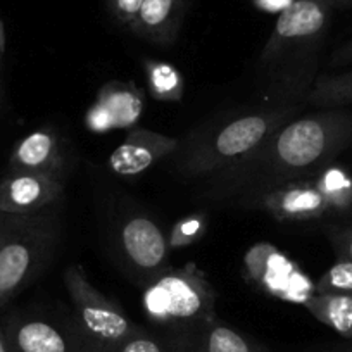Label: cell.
<instances>
[{"label":"cell","mask_w":352,"mask_h":352,"mask_svg":"<svg viewBox=\"0 0 352 352\" xmlns=\"http://www.w3.org/2000/svg\"><path fill=\"white\" fill-rule=\"evenodd\" d=\"M352 145V111L320 109L289 121L259 147L206 176L201 194L218 204L243 206L256 195L311 180Z\"/></svg>","instance_id":"6da1fadb"},{"label":"cell","mask_w":352,"mask_h":352,"mask_svg":"<svg viewBox=\"0 0 352 352\" xmlns=\"http://www.w3.org/2000/svg\"><path fill=\"white\" fill-rule=\"evenodd\" d=\"M331 11L328 0H294L280 12L257 60L259 99L264 107L302 106L318 78Z\"/></svg>","instance_id":"7a4b0ae2"},{"label":"cell","mask_w":352,"mask_h":352,"mask_svg":"<svg viewBox=\"0 0 352 352\" xmlns=\"http://www.w3.org/2000/svg\"><path fill=\"white\" fill-rule=\"evenodd\" d=\"M300 109L302 106H263L212 121L180 140L173 168L180 176L206 178L259 147L280 126L296 120Z\"/></svg>","instance_id":"3957f363"},{"label":"cell","mask_w":352,"mask_h":352,"mask_svg":"<svg viewBox=\"0 0 352 352\" xmlns=\"http://www.w3.org/2000/svg\"><path fill=\"white\" fill-rule=\"evenodd\" d=\"M63 201L30 214L0 212V307L47 268L60 236Z\"/></svg>","instance_id":"277c9868"},{"label":"cell","mask_w":352,"mask_h":352,"mask_svg":"<svg viewBox=\"0 0 352 352\" xmlns=\"http://www.w3.org/2000/svg\"><path fill=\"white\" fill-rule=\"evenodd\" d=\"M214 287L197 264L168 268L147 280L144 307L154 323L164 328H178L216 316Z\"/></svg>","instance_id":"5b68a950"},{"label":"cell","mask_w":352,"mask_h":352,"mask_svg":"<svg viewBox=\"0 0 352 352\" xmlns=\"http://www.w3.org/2000/svg\"><path fill=\"white\" fill-rule=\"evenodd\" d=\"M64 285L69 292L74 320L96 352H107L140 328L120 304L90 283L81 264H71L64 272Z\"/></svg>","instance_id":"8992f818"},{"label":"cell","mask_w":352,"mask_h":352,"mask_svg":"<svg viewBox=\"0 0 352 352\" xmlns=\"http://www.w3.org/2000/svg\"><path fill=\"white\" fill-rule=\"evenodd\" d=\"M243 276L252 285L275 299L304 304L314 294V282L282 252L268 242L254 243L243 256Z\"/></svg>","instance_id":"52a82bcc"},{"label":"cell","mask_w":352,"mask_h":352,"mask_svg":"<svg viewBox=\"0 0 352 352\" xmlns=\"http://www.w3.org/2000/svg\"><path fill=\"white\" fill-rule=\"evenodd\" d=\"M11 352H96L76 320L14 313L2 323Z\"/></svg>","instance_id":"ba28073f"},{"label":"cell","mask_w":352,"mask_h":352,"mask_svg":"<svg viewBox=\"0 0 352 352\" xmlns=\"http://www.w3.org/2000/svg\"><path fill=\"white\" fill-rule=\"evenodd\" d=\"M161 342L168 352H264L261 345L223 323L218 316L166 328Z\"/></svg>","instance_id":"9c48e42d"},{"label":"cell","mask_w":352,"mask_h":352,"mask_svg":"<svg viewBox=\"0 0 352 352\" xmlns=\"http://www.w3.org/2000/svg\"><path fill=\"white\" fill-rule=\"evenodd\" d=\"M66 140L54 128L32 131L14 145L9 157V171H33L66 182L71 169Z\"/></svg>","instance_id":"30bf717a"},{"label":"cell","mask_w":352,"mask_h":352,"mask_svg":"<svg viewBox=\"0 0 352 352\" xmlns=\"http://www.w3.org/2000/svg\"><path fill=\"white\" fill-rule=\"evenodd\" d=\"M120 247L128 264L147 280L166 268L168 236L148 216L133 214L124 219L120 228Z\"/></svg>","instance_id":"8fae6325"},{"label":"cell","mask_w":352,"mask_h":352,"mask_svg":"<svg viewBox=\"0 0 352 352\" xmlns=\"http://www.w3.org/2000/svg\"><path fill=\"white\" fill-rule=\"evenodd\" d=\"M144 111V92L128 81H109L97 94L96 102L85 116V124L92 133L135 126Z\"/></svg>","instance_id":"7c38bea8"},{"label":"cell","mask_w":352,"mask_h":352,"mask_svg":"<svg viewBox=\"0 0 352 352\" xmlns=\"http://www.w3.org/2000/svg\"><path fill=\"white\" fill-rule=\"evenodd\" d=\"M247 209H263L278 221H311L330 212L313 180L294 182L256 195L242 206Z\"/></svg>","instance_id":"4fadbf2b"},{"label":"cell","mask_w":352,"mask_h":352,"mask_svg":"<svg viewBox=\"0 0 352 352\" xmlns=\"http://www.w3.org/2000/svg\"><path fill=\"white\" fill-rule=\"evenodd\" d=\"M64 182L33 171H9L0 180V212L30 214L63 201Z\"/></svg>","instance_id":"5bb4252c"},{"label":"cell","mask_w":352,"mask_h":352,"mask_svg":"<svg viewBox=\"0 0 352 352\" xmlns=\"http://www.w3.org/2000/svg\"><path fill=\"white\" fill-rule=\"evenodd\" d=\"M180 147V140L147 128H133L109 155V168L123 178H135Z\"/></svg>","instance_id":"9a60e30c"},{"label":"cell","mask_w":352,"mask_h":352,"mask_svg":"<svg viewBox=\"0 0 352 352\" xmlns=\"http://www.w3.org/2000/svg\"><path fill=\"white\" fill-rule=\"evenodd\" d=\"M184 14V0H144L130 30L140 38L168 45L178 36Z\"/></svg>","instance_id":"2e32d148"},{"label":"cell","mask_w":352,"mask_h":352,"mask_svg":"<svg viewBox=\"0 0 352 352\" xmlns=\"http://www.w3.org/2000/svg\"><path fill=\"white\" fill-rule=\"evenodd\" d=\"M302 306L314 320L337 331L342 338H352V296L313 294Z\"/></svg>","instance_id":"e0dca14e"},{"label":"cell","mask_w":352,"mask_h":352,"mask_svg":"<svg viewBox=\"0 0 352 352\" xmlns=\"http://www.w3.org/2000/svg\"><path fill=\"white\" fill-rule=\"evenodd\" d=\"M304 104L320 109H340L352 106V69L318 76L309 88Z\"/></svg>","instance_id":"ac0fdd59"},{"label":"cell","mask_w":352,"mask_h":352,"mask_svg":"<svg viewBox=\"0 0 352 352\" xmlns=\"http://www.w3.org/2000/svg\"><path fill=\"white\" fill-rule=\"evenodd\" d=\"M314 187L327 202L330 212H347L352 209V176L337 164L324 166L311 178Z\"/></svg>","instance_id":"d6986e66"},{"label":"cell","mask_w":352,"mask_h":352,"mask_svg":"<svg viewBox=\"0 0 352 352\" xmlns=\"http://www.w3.org/2000/svg\"><path fill=\"white\" fill-rule=\"evenodd\" d=\"M144 73L147 80L148 94L161 102H178L185 94L184 76L173 64L164 60L145 59Z\"/></svg>","instance_id":"ffe728a7"},{"label":"cell","mask_w":352,"mask_h":352,"mask_svg":"<svg viewBox=\"0 0 352 352\" xmlns=\"http://www.w3.org/2000/svg\"><path fill=\"white\" fill-rule=\"evenodd\" d=\"M209 216L206 212H192L173 225L168 235L169 249H185L197 243L208 232Z\"/></svg>","instance_id":"44dd1931"},{"label":"cell","mask_w":352,"mask_h":352,"mask_svg":"<svg viewBox=\"0 0 352 352\" xmlns=\"http://www.w3.org/2000/svg\"><path fill=\"white\" fill-rule=\"evenodd\" d=\"M314 294H347L352 296V263L338 259L314 283Z\"/></svg>","instance_id":"7402d4cb"},{"label":"cell","mask_w":352,"mask_h":352,"mask_svg":"<svg viewBox=\"0 0 352 352\" xmlns=\"http://www.w3.org/2000/svg\"><path fill=\"white\" fill-rule=\"evenodd\" d=\"M107 352H168V349L159 338L152 337L148 331L140 327Z\"/></svg>","instance_id":"603a6c76"},{"label":"cell","mask_w":352,"mask_h":352,"mask_svg":"<svg viewBox=\"0 0 352 352\" xmlns=\"http://www.w3.org/2000/svg\"><path fill=\"white\" fill-rule=\"evenodd\" d=\"M106 2L111 14L116 18L118 23L124 26H130V23L133 21L144 4V0H106Z\"/></svg>","instance_id":"cb8c5ba5"},{"label":"cell","mask_w":352,"mask_h":352,"mask_svg":"<svg viewBox=\"0 0 352 352\" xmlns=\"http://www.w3.org/2000/svg\"><path fill=\"white\" fill-rule=\"evenodd\" d=\"M328 239H330V243L338 259H345L352 263V226L330 230Z\"/></svg>","instance_id":"d4e9b609"},{"label":"cell","mask_w":352,"mask_h":352,"mask_svg":"<svg viewBox=\"0 0 352 352\" xmlns=\"http://www.w3.org/2000/svg\"><path fill=\"white\" fill-rule=\"evenodd\" d=\"M352 66V38L338 47L330 57V67H344Z\"/></svg>","instance_id":"484cf974"},{"label":"cell","mask_w":352,"mask_h":352,"mask_svg":"<svg viewBox=\"0 0 352 352\" xmlns=\"http://www.w3.org/2000/svg\"><path fill=\"white\" fill-rule=\"evenodd\" d=\"M294 0H254L256 8H259L264 12H282L292 4Z\"/></svg>","instance_id":"4316f807"},{"label":"cell","mask_w":352,"mask_h":352,"mask_svg":"<svg viewBox=\"0 0 352 352\" xmlns=\"http://www.w3.org/2000/svg\"><path fill=\"white\" fill-rule=\"evenodd\" d=\"M8 111V92L4 81V60L0 59V116Z\"/></svg>","instance_id":"83f0119b"},{"label":"cell","mask_w":352,"mask_h":352,"mask_svg":"<svg viewBox=\"0 0 352 352\" xmlns=\"http://www.w3.org/2000/svg\"><path fill=\"white\" fill-rule=\"evenodd\" d=\"M318 352H352V338H347V340L344 338V342H337V344L321 347Z\"/></svg>","instance_id":"f1b7e54d"},{"label":"cell","mask_w":352,"mask_h":352,"mask_svg":"<svg viewBox=\"0 0 352 352\" xmlns=\"http://www.w3.org/2000/svg\"><path fill=\"white\" fill-rule=\"evenodd\" d=\"M0 352H11V345H9L8 337H6V331L0 324Z\"/></svg>","instance_id":"f546056e"},{"label":"cell","mask_w":352,"mask_h":352,"mask_svg":"<svg viewBox=\"0 0 352 352\" xmlns=\"http://www.w3.org/2000/svg\"><path fill=\"white\" fill-rule=\"evenodd\" d=\"M331 4V8H347V6L352 4V0H328Z\"/></svg>","instance_id":"4dcf8cb0"}]
</instances>
